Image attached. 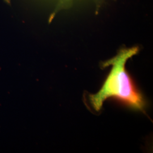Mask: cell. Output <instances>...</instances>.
I'll list each match as a JSON object with an SVG mask.
<instances>
[{"instance_id":"obj_2","label":"cell","mask_w":153,"mask_h":153,"mask_svg":"<svg viewBox=\"0 0 153 153\" xmlns=\"http://www.w3.org/2000/svg\"><path fill=\"white\" fill-rule=\"evenodd\" d=\"M4 1L7 4H10L11 0H4ZM93 1L95 4L96 9H97L96 10H99V7L100 6V5L102 4V2L103 1V0H93ZM74 1V0H57L56 6L55 8V11L52 13V16L49 18L50 21L53 18V17L56 15V13L57 11H60L61 9H64L66 8L69 7L71 6L73 4Z\"/></svg>"},{"instance_id":"obj_1","label":"cell","mask_w":153,"mask_h":153,"mask_svg":"<svg viewBox=\"0 0 153 153\" xmlns=\"http://www.w3.org/2000/svg\"><path fill=\"white\" fill-rule=\"evenodd\" d=\"M138 51V47L123 48L113 58L102 64L104 68L111 65L112 68L100 90L88 97L89 103L94 111H100L104 101L112 98L131 109L145 112L146 101L126 68L127 61L137 55Z\"/></svg>"}]
</instances>
